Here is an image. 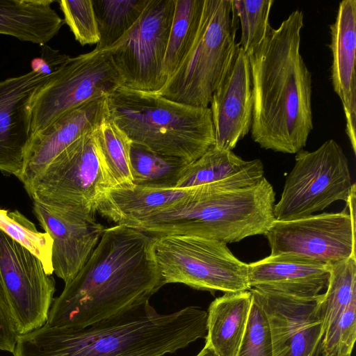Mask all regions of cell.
Returning <instances> with one entry per match:
<instances>
[{
	"label": "cell",
	"instance_id": "3",
	"mask_svg": "<svg viewBox=\"0 0 356 356\" xmlns=\"http://www.w3.org/2000/svg\"><path fill=\"white\" fill-rule=\"evenodd\" d=\"M207 312L159 313L149 300L81 329L41 327L17 336L14 356H163L206 338Z\"/></svg>",
	"mask_w": 356,
	"mask_h": 356
},
{
	"label": "cell",
	"instance_id": "6",
	"mask_svg": "<svg viewBox=\"0 0 356 356\" xmlns=\"http://www.w3.org/2000/svg\"><path fill=\"white\" fill-rule=\"evenodd\" d=\"M237 19L232 0H204L191 50L156 93L183 104L209 107L236 47Z\"/></svg>",
	"mask_w": 356,
	"mask_h": 356
},
{
	"label": "cell",
	"instance_id": "13",
	"mask_svg": "<svg viewBox=\"0 0 356 356\" xmlns=\"http://www.w3.org/2000/svg\"><path fill=\"white\" fill-rule=\"evenodd\" d=\"M0 275L18 335L43 326L56 291L40 259L0 229Z\"/></svg>",
	"mask_w": 356,
	"mask_h": 356
},
{
	"label": "cell",
	"instance_id": "28",
	"mask_svg": "<svg viewBox=\"0 0 356 356\" xmlns=\"http://www.w3.org/2000/svg\"><path fill=\"white\" fill-rule=\"evenodd\" d=\"M95 132L113 188L133 185L130 167V139L108 116Z\"/></svg>",
	"mask_w": 356,
	"mask_h": 356
},
{
	"label": "cell",
	"instance_id": "24",
	"mask_svg": "<svg viewBox=\"0 0 356 356\" xmlns=\"http://www.w3.org/2000/svg\"><path fill=\"white\" fill-rule=\"evenodd\" d=\"M204 0H175L163 75L167 81L191 50L199 31Z\"/></svg>",
	"mask_w": 356,
	"mask_h": 356
},
{
	"label": "cell",
	"instance_id": "19",
	"mask_svg": "<svg viewBox=\"0 0 356 356\" xmlns=\"http://www.w3.org/2000/svg\"><path fill=\"white\" fill-rule=\"evenodd\" d=\"M248 266L250 289L304 299L318 296L330 275V265L292 254H270Z\"/></svg>",
	"mask_w": 356,
	"mask_h": 356
},
{
	"label": "cell",
	"instance_id": "32",
	"mask_svg": "<svg viewBox=\"0 0 356 356\" xmlns=\"http://www.w3.org/2000/svg\"><path fill=\"white\" fill-rule=\"evenodd\" d=\"M356 339V301L351 302L326 328L321 356H351Z\"/></svg>",
	"mask_w": 356,
	"mask_h": 356
},
{
	"label": "cell",
	"instance_id": "33",
	"mask_svg": "<svg viewBox=\"0 0 356 356\" xmlns=\"http://www.w3.org/2000/svg\"><path fill=\"white\" fill-rule=\"evenodd\" d=\"M236 356H273L267 317L260 302L252 294L246 329Z\"/></svg>",
	"mask_w": 356,
	"mask_h": 356
},
{
	"label": "cell",
	"instance_id": "16",
	"mask_svg": "<svg viewBox=\"0 0 356 356\" xmlns=\"http://www.w3.org/2000/svg\"><path fill=\"white\" fill-rule=\"evenodd\" d=\"M56 72L44 75L31 70L0 81V170L19 180L31 140L33 99Z\"/></svg>",
	"mask_w": 356,
	"mask_h": 356
},
{
	"label": "cell",
	"instance_id": "14",
	"mask_svg": "<svg viewBox=\"0 0 356 356\" xmlns=\"http://www.w3.org/2000/svg\"><path fill=\"white\" fill-rule=\"evenodd\" d=\"M268 319L273 356H320L325 330L323 293L314 298H295L257 289L249 290Z\"/></svg>",
	"mask_w": 356,
	"mask_h": 356
},
{
	"label": "cell",
	"instance_id": "25",
	"mask_svg": "<svg viewBox=\"0 0 356 356\" xmlns=\"http://www.w3.org/2000/svg\"><path fill=\"white\" fill-rule=\"evenodd\" d=\"M188 165L181 159L153 152L131 142L130 167L134 185L176 187Z\"/></svg>",
	"mask_w": 356,
	"mask_h": 356
},
{
	"label": "cell",
	"instance_id": "36",
	"mask_svg": "<svg viewBox=\"0 0 356 356\" xmlns=\"http://www.w3.org/2000/svg\"><path fill=\"white\" fill-rule=\"evenodd\" d=\"M196 356H218L211 349L204 346Z\"/></svg>",
	"mask_w": 356,
	"mask_h": 356
},
{
	"label": "cell",
	"instance_id": "7",
	"mask_svg": "<svg viewBox=\"0 0 356 356\" xmlns=\"http://www.w3.org/2000/svg\"><path fill=\"white\" fill-rule=\"evenodd\" d=\"M154 253L165 284L181 283L193 289L234 293L250 290L248 266L227 243L200 236L155 237Z\"/></svg>",
	"mask_w": 356,
	"mask_h": 356
},
{
	"label": "cell",
	"instance_id": "8",
	"mask_svg": "<svg viewBox=\"0 0 356 356\" xmlns=\"http://www.w3.org/2000/svg\"><path fill=\"white\" fill-rule=\"evenodd\" d=\"M355 188L348 160L334 140H326L313 152L302 149L296 153L295 165L274 205L275 220H296L336 201L346 202Z\"/></svg>",
	"mask_w": 356,
	"mask_h": 356
},
{
	"label": "cell",
	"instance_id": "35",
	"mask_svg": "<svg viewBox=\"0 0 356 356\" xmlns=\"http://www.w3.org/2000/svg\"><path fill=\"white\" fill-rule=\"evenodd\" d=\"M17 332L0 275V350L13 353Z\"/></svg>",
	"mask_w": 356,
	"mask_h": 356
},
{
	"label": "cell",
	"instance_id": "18",
	"mask_svg": "<svg viewBox=\"0 0 356 356\" xmlns=\"http://www.w3.org/2000/svg\"><path fill=\"white\" fill-rule=\"evenodd\" d=\"M106 97L74 107L31 138L20 179L24 188L65 148L97 129L107 116Z\"/></svg>",
	"mask_w": 356,
	"mask_h": 356
},
{
	"label": "cell",
	"instance_id": "21",
	"mask_svg": "<svg viewBox=\"0 0 356 356\" xmlns=\"http://www.w3.org/2000/svg\"><path fill=\"white\" fill-rule=\"evenodd\" d=\"M195 188H157L134 184L111 188L99 200L96 212L117 225L124 224L177 204Z\"/></svg>",
	"mask_w": 356,
	"mask_h": 356
},
{
	"label": "cell",
	"instance_id": "27",
	"mask_svg": "<svg viewBox=\"0 0 356 356\" xmlns=\"http://www.w3.org/2000/svg\"><path fill=\"white\" fill-rule=\"evenodd\" d=\"M251 161H244L232 151L213 145L195 161L188 164L177 188H190L226 180L246 168Z\"/></svg>",
	"mask_w": 356,
	"mask_h": 356
},
{
	"label": "cell",
	"instance_id": "17",
	"mask_svg": "<svg viewBox=\"0 0 356 356\" xmlns=\"http://www.w3.org/2000/svg\"><path fill=\"white\" fill-rule=\"evenodd\" d=\"M210 104L213 146L232 151L250 131L253 107L249 58L238 43Z\"/></svg>",
	"mask_w": 356,
	"mask_h": 356
},
{
	"label": "cell",
	"instance_id": "31",
	"mask_svg": "<svg viewBox=\"0 0 356 356\" xmlns=\"http://www.w3.org/2000/svg\"><path fill=\"white\" fill-rule=\"evenodd\" d=\"M273 3V0H232L241 28L238 44L246 54L259 45L270 32L269 15Z\"/></svg>",
	"mask_w": 356,
	"mask_h": 356
},
{
	"label": "cell",
	"instance_id": "1",
	"mask_svg": "<svg viewBox=\"0 0 356 356\" xmlns=\"http://www.w3.org/2000/svg\"><path fill=\"white\" fill-rule=\"evenodd\" d=\"M154 241L125 225L106 228L87 262L54 298L44 325L81 329L149 300L165 285Z\"/></svg>",
	"mask_w": 356,
	"mask_h": 356
},
{
	"label": "cell",
	"instance_id": "26",
	"mask_svg": "<svg viewBox=\"0 0 356 356\" xmlns=\"http://www.w3.org/2000/svg\"><path fill=\"white\" fill-rule=\"evenodd\" d=\"M149 0H92L99 41L96 50L109 49L136 23Z\"/></svg>",
	"mask_w": 356,
	"mask_h": 356
},
{
	"label": "cell",
	"instance_id": "15",
	"mask_svg": "<svg viewBox=\"0 0 356 356\" xmlns=\"http://www.w3.org/2000/svg\"><path fill=\"white\" fill-rule=\"evenodd\" d=\"M33 211L52 238L54 272L67 284L87 262L106 228L96 219V211L85 207H51L33 202Z\"/></svg>",
	"mask_w": 356,
	"mask_h": 356
},
{
	"label": "cell",
	"instance_id": "10",
	"mask_svg": "<svg viewBox=\"0 0 356 356\" xmlns=\"http://www.w3.org/2000/svg\"><path fill=\"white\" fill-rule=\"evenodd\" d=\"M122 86L108 50L70 58L38 91L31 107V138L67 111L107 97Z\"/></svg>",
	"mask_w": 356,
	"mask_h": 356
},
{
	"label": "cell",
	"instance_id": "20",
	"mask_svg": "<svg viewBox=\"0 0 356 356\" xmlns=\"http://www.w3.org/2000/svg\"><path fill=\"white\" fill-rule=\"evenodd\" d=\"M331 81L341 101L346 121V131L356 152V1L339 4L336 19L330 26Z\"/></svg>",
	"mask_w": 356,
	"mask_h": 356
},
{
	"label": "cell",
	"instance_id": "2",
	"mask_svg": "<svg viewBox=\"0 0 356 356\" xmlns=\"http://www.w3.org/2000/svg\"><path fill=\"white\" fill-rule=\"evenodd\" d=\"M301 10L293 11L248 54L252 90V140L261 148L296 154L313 129L312 74L300 54Z\"/></svg>",
	"mask_w": 356,
	"mask_h": 356
},
{
	"label": "cell",
	"instance_id": "11",
	"mask_svg": "<svg viewBox=\"0 0 356 356\" xmlns=\"http://www.w3.org/2000/svg\"><path fill=\"white\" fill-rule=\"evenodd\" d=\"M175 0H149L140 17L108 51L122 86L156 93L166 83L163 66Z\"/></svg>",
	"mask_w": 356,
	"mask_h": 356
},
{
	"label": "cell",
	"instance_id": "30",
	"mask_svg": "<svg viewBox=\"0 0 356 356\" xmlns=\"http://www.w3.org/2000/svg\"><path fill=\"white\" fill-rule=\"evenodd\" d=\"M0 229L36 256L46 273L52 275L53 241L48 233L38 232L35 225L19 211L2 209H0Z\"/></svg>",
	"mask_w": 356,
	"mask_h": 356
},
{
	"label": "cell",
	"instance_id": "4",
	"mask_svg": "<svg viewBox=\"0 0 356 356\" xmlns=\"http://www.w3.org/2000/svg\"><path fill=\"white\" fill-rule=\"evenodd\" d=\"M259 159L226 180L196 186L170 207L122 225L154 237L195 236L225 243L265 234L275 220V193Z\"/></svg>",
	"mask_w": 356,
	"mask_h": 356
},
{
	"label": "cell",
	"instance_id": "22",
	"mask_svg": "<svg viewBox=\"0 0 356 356\" xmlns=\"http://www.w3.org/2000/svg\"><path fill=\"white\" fill-rule=\"evenodd\" d=\"M53 0H0V34L45 45L65 24Z\"/></svg>",
	"mask_w": 356,
	"mask_h": 356
},
{
	"label": "cell",
	"instance_id": "5",
	"mask_svg": "<svg viewBox=\"0 0 356 356\" xmlns=\"http://www.w3.org/2000/svg\"><path fill=\"white\" fill-rule=\"evenodd\" d=\"M107 116L132 143L188 164L215 143L209 107L120 87L106 97Z\"/></svg>",
	"mask_w": 356,
	"mask_h": 356
},
{
	"label": "cell",
	"instance_id": "12",
	"mask_svg": "<svg viewBox=\"0 0 356 356\" xmlns=\"http://www.w3.org/2000/svg\"><path fill=\"white\" fill-rule=\"evenodd\" d=\"M349 213H323L301 218L275 220L264 236L270 255L292 254L325 264L355 254V193L346 202Z\"/></svg>",
	"mask_w": 356,
	"mask_h": 356
},
{
	"label": "cell",
	"instance_id": "34",
	"mask_svg": "<svg viewBox=\"0 0 356 356\" xmlns=\"http://www.w3.org/2000/svg\"><path fill=\"white\" fill-rule=\"evenodd\" d=\"M65 23L82 46L97 44L99 33L92 0L58 1Z\"/></svg>",
	"mask_w": 356,
	"mask_h": 356
},
{
	"label": "cell",
	"instance_id": "23",
	"mask_svg": "<svg viewBox=\"0 0 356 356\" xmlns=\"http://www.w3.org/2000/svg\"><path fill=\"white\" fill-rule=\"evenodd\" d=\"M252 304L250 291L225 293L216 298L207 312L205 346L218 356H236Z\"/></svg>",
	"mask_w": 356,
	"mask_h": 356
},
{
	"label": "cell",
	"instance_id": "9",
	"mask_svg": "<svg viewBox=\"0 0 356 356\" xmlns=\"http://www.w3.org/2000/svg\"><path fill=\"white\" fill-rule=\"evenodd\" d=\"M95 131L65 148L25 188L33 202L46 207H81L96 211L99 200L113 184Z\"/></svg>",
	"mask_w": 356,
	"mask_h": 356
},
{
	"label": "cell",
	"instance_id": "29",
	"mask_svg": "<svg viewBox=\"0 0 356 356\" xmlns=\"http://www.w3.org/2000/svg\"><path fill=\"white\" fill-rule=\"evenodd\" d=\"M330 275L322 301L324 330L356 301V256L330 265Z\"/></svg>",
	"mask_w": 356,
	"mask_h": 356
}]
</instances>
